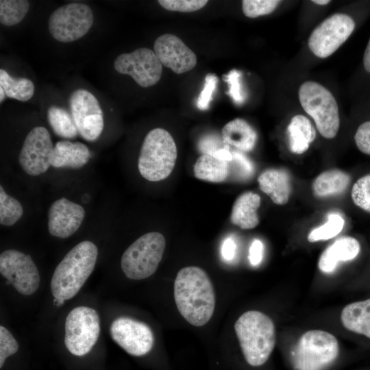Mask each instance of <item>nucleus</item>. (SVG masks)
<instances>
[{
	"instance_id": "nucleus-44",
	"label": "nucleus",
	"mask_w": 370,
	"mask_h": 370,
	"mask_svg": "<svg viewBox=\"0 0 370 370\" xmlns=\"http://www.w3.org/2000/svg\"><path fill=\"white\" fill-rule=\"evenodd\" d=\"M312 2L316 3V4H318V5H323L328 4L330 2V1H328V0H314V1H312Z\"/></svg>"
},
{
	"instance_id": "nucleus-40",
	"label": "nucleus",
	"mask_w": 370,
	"mask_h": 370,
	"mask_svg": "<svg viewBox=\"0 0 370 370\" xmlns=\"http://www.w3.org/2000/svg\"><path fill=\"white\" fill-rule=\"evenodd\" d=\"M358 149L363 153L370 156V121L361 123L354 135Z\"/></svg>"
},
{
	"instance_id": "nucleus-20",
	"label": "nucleus",
	"mask_w": 370,
	"mask_h": 370,
	"mask_svg": "<svg viewBox=\"0 0 370 370\" xmlns=\"http://www.w3.org/2000/svg\"><path fill=\"white\" fill-rule=\"evenodd\" d=\"M90 158V151L84 143L60 140L53 147L51 165L56 168L79 169L84 166Z\"/></svg>"
},
{
	"instance_id": "nucleus-37",
	"label": "nucleus",
	"mask_w": 370,
	"mask_h": 370,
	"mask_svg": "<svg viewBox=\"0 0 370 370\" xmlns=\"http://www.w3.org/2000/svg\"><path fill=\"white\" fill-rule=\"evenodd\" d=\"M18 349V344L12 334L5 327L0 326V368L5 359L15 354Z\"/></svg>"
},
{
	"instance_id": "nucleus-2",
	"label": "nucleus",
	"mask_w": 370,
	"mask_h": 370,
	"mask_svg": "<svg viewBox=\"0 0 370 370\" xmlns=\"http://www.w3.org/2000/svg\"><path fill=\"white\" fill-rule=\"evenodd\" d=\"M97 255V246L89 241L73 247L53 273L50 286L53 297L64 301L73 297L93 271Z\"/></svg>"
},
{
	"instance_id": "nucleus-4",
	"label": "nucleus",
	"mask_w": 370,
	"mask_h": 370,
	"mask_svg": "<svg viewBox=\"0 0 370 370\" xmlns=\"http://www.w3.org/2000/svg\"><path fill=\"white\" fill-rule=\"evenodd\" d=\"M339 355V344L330 332L311 330L304 333L289 352L293 370H328Z\"/></svg>"
},
{
	"instance_id": "nucleus-39",
	"label": "nucleus",
	"mask_w": 370,
	"mask_h": 370,
	"mask_svg": "<svg viewBox=\"0 0 370 370\" xmlns=\"http://www.w3.org/2000/svg\"><path fill=\"white\" fill-rule=\"evenodd\" d=\"M226 145L218 134H210L201 137L198 143V149L202 154L213 156L219 149Z\"/></svg>"
},
{
	"instance_id": "nucleus-26",
	"label": "nucleus",
	"mask_w": 370,
	"mask_h": 370,
	"mask_svg": "<svg viewBox=\"0 0 370 370\" xmlns=\"http://www.w3.org/2000/svg\"><path fill=\"white\" fill-rule=\"evenodd\" d=\"M230 162L212 156L201 154L194 165L195 176L201 180L222 182L230 177Z\"/></svg>"
},
{
	"instance_id": "nucleus-12",
	"label": "nucleus",
	"mask_w": 370,
	"mask_h": 370,
	"mask_svg": "<svg viewBox=\"0 0 370 370\" xmlns=\"http://www.w3.org/2000/svg\"><path fill=\"white\" fill-rule=\"evenodd\" d=\"M69 108L79 134L95 141L103 129V112L97 98L85 89H77L69 97Z\"/></svg>"
},
{
	"instance_id": "nucleus-8",
	"label": "nucleus",
	"mask_w": 370,
	"mask_h": 370,
	"mask_svg": "<svg viewBox=\"0 0 370 370\" xmlns=\"http://www.w3.org/2000/svg\"><path fill=\"white\" fill-rule=\"evenodd\" d=\"M64 332V344L72 354L82 356L88 354L100 333L97 311L87 306L74 308L66 318Z\"/></svg>"
},
{
	"instance_id": "nucleus-6",
	"label": "nucleus",
	"mask_w": 370,
	"mask_h": 370,
	"mask_svg": "<svg viewBox=\"0 0 370 370\" xmlns=\"http://www.w3.org/2000/svg\"><path fill=\"white\" fill-rule=\"evenodd\" d=\"M299 99L304 111L313 119L320 134L329 139L334 138L340 118L337 102L330 91L319 83L306 81L299 87Z\"/></svg>"
},
{
	"instance_id": "nucleus-15",
	"label": "nucleus",
	"mask_w": 370,
	"mask_h": 370,
	"mask_svg": "<svg viewBox=\"0 0 370 370\" xmlns=\"http://www.w3.org/2000/svg\"><path fill=\"white\" fill-rule=\"evenodd\" d=\"M110 332L112 340L132 356L147 354L153 345L154 337L151 328L146 323L130 317L114 319Z\"/></svg>"
},
{
	"instance_id": "nucleus-24",
	"label": "nucleus",
	"mask_w": 370,
	"mask_h": 370,
	"mask_svg": "<svg viewBox=\"0 0 370 370\" xmlns=\"http://www.w3.org/2000/svg\"><path fill=\"white\" fill-rule=\"evenodd\" d=\"M288 148L295 154L306 151L316 136V131L310 121L304 115L294 116L288 127Z\"/></svg>"
},
{
	"instance_id": "nucleus-43",
	"label": "nucleus",
	"mask_w": 370,
	"mask_h": 370,
	"mask_svg": "<svg viewBox=\"0 0 370 370\" xmlns=\"http://www.w3.org/2000/svg\"><path fill=\"white\" fill-rule=\"evenodd\" d=\"M363 65L365 70L370 73V38L365 51L363 56Z\"/></svg>"
},
{
	"instance_id": "nucleus-16",
	"label": "nucleus",
	"mask_w": 370,
	"mask_h": 370,
	"mask_svg": "<svg viewBox=\"0 0 370 370\" xmlns=\"http://www.w3.org/2000/svg\"><path fill=\"white\" fill-rule=\"evenodd\" d=\"M153 49L161 64L175 73L188 72L197 64L195 53L173 34H165L158 37Z\"/></svg>"
},
{
	"instance_id": "nucleus-10",
	"label": "nucleus",
	"mask_w": 370,
	"mask_h": 370,
	"mask_svg": "<svg viewBox=\"0 0 370 370\" xmlns=\"http://www.w3.org/2000/svg\"><path fill=\"white\" fill-rule=\"evenodd\" d=\"M355 25L353 18L346 14H332L312 31L308 41L309 49L318 58L330 56L351 36Z\"/></svg>"
},
{
	"instance_id": "nucleus-33",
	"label": "nucleus",
	"mask_w": 370,
	"mask_h": 370,
	"mask_svg": "<svg viewBox=\"0 0 370 370\" xmlns=\"http://www.w3.org/2000/svg\"><path fill=\"white\" fill-rule=\"evenodd\" d=\"M281 2L278 0H243L242 9L247 17L256 18L273 12Z\"/></svg>"
},
{
	"instance_id": "nucleus-14",
	"label": "nucleus",
	"mask_w": 370,
	"mask_h": 370,
	"mask_svg": "<svg viewBox=\"0 0 370 370\" xmlns=\"http://www.w3.org/2000/svg\"><path fill=\"white\" fill-rule=\"evenodd\" d=\"M53 147L50 134L45 127H34L25 138L18 155L23 170L32 176L46 172L51 166Z\"/></svg>"
},
{
	"instance_id": "nucleus-3",
	"label": "nucleus",
	"mask_w": 370,
	"mask_h": 370,
	"mask_svg": "<svg viewBox=\"0 0 370 370\" xmlns=\"http://www.w3.org/2000/svg\"><path fill=\"white\" fill-rule=\"evenodd\" d=\"M234 330L246 362L260 367L267 362L275 345V328L272 319L258 310L242 314Z\"/></svg>"
},
{
	"instance_id": "nucleus-13",
	"label": "nucleus",
	"mask_w": 370,
	"mask_h": 370,
	"mask_svg": "<svg viewBox=\"0 0 370 370\" xmlns=\"http://www.w3.org/2000/svg\"><path fill=\"white\" fill-rule=\"evenodd\" d=\"M114 66L117 72L130 75L144 88L157 84L162 73V64L155 52L145 47L119 55Z\"/></svg>"
},
{
	"instance_id": "nucleus-30",
	"label": "nucleus",
	"mask_w": 370,
	"mask_h": 370,
	"mask_svg": "<svg viewBox=\"0 0 370 370\" xmlns=\"http://www.w3.org/2000/svg\"><path fill=\"white\" fill-rule=\"evenodd\" d=\"M23 214L21 203L8 195L3 186H0V223L4 226H12L18 221Z\"/></svg>"
},
{
	"instance_id": "nucleus-27",
	"label": "nucleus",
	"mask_w": 370,
	"mask_h": 370,
	"mask_svg": "<svg viewBox=\"0 0 370 370\" xmlns=\"http://www.w3.org/2000/svg\"><path fill=\"white\" fill-rule=\"evenodd\" d=\"M0 86L5 92L6 97L21 101L30 99L34 92V84L25 77H11L5 70L0 69Z\"/></svg>"
},
{
	"instance_id": "nucleus-11",
	"label": "nucleus",
	"mask_w": 370,
	"mask_h": 370,
	"mask_svg": "<svg viewBox=\"0 0 370 370\" xmlns=\"http://www.w3.org/2000/svg\"><path fill=\"white\" fill-rule=\"evenodd\" d=\"M0 273L23 295L34 294L40 286L39 272L32 258L16 249L1 253Z\"/></svg>"
},
{
	"instance_id": "nucleus-17",
	"label": "nucleus",
	"mask_w": 370,
	"mask_h": 370,
	"mask_svg": "<svg viewBox=\"0 0 370 370\" xmlns=\"http://www.w3.org/2000/svg\"><path fill=\"white\" fill-rule=\"evenodd\" d=\"M47 217L49 234L66 238L79 229L85 217V210L79 204L62 197L51 204Z\"/></svg>"
},
{
	"instance_id": "nucleus-28",
	"label": "nucleus",
	"mask_w": 370,
	"mask_h": 370,
	"mask_svg": "<svg viewBox=\"0 0 370 370\" xmlns=\"http://www.w3.org/2000/svg\"><path fill=\"white\" fill-rule=\"evenodd\" d=\"M47 120L54 134L59 137L72 139L79 134L71 114L64 108L50 106L47 110Z\"/></svg>"
},
{
	"instance_id": "nucleus-7",
	"label": "nucleus",
	"mask_w": 370,
	"mask_h": 370,
	"mask_svg": "<svg viewBox=\"0 0 370 370\" xmlns=\"http://www.w3.org/2000/svg\"><path fill=\"white\" fill-rule=\"evenodd\" d=\"M165 246L164 236L157 232L146 233L136 239L121 257V269L125 276L131 280H143L153 274Z\"/></svg>"
},
{
	"instance_id": "nucleus-34",
	"label": "nucleus",
	"mask_w": 370,
	"mask_h": 370,
	"mask_svg": "<svg viewBox=\"0 0 370 370\" xmlns=\"http://www.w3.org/2000/svg\"><path fill=\"white\" fill-rule=\"evenodd\" d=\"M223 80L228 86L227 95L234 103L238 106L242 105L247 98L242 82V73L236 69H232L224 75Z\"/></svg>"
},
{
	"instance_id": "nucleus-9",
	"label": "nucleus",
	"mask_w": 370,
	"mask_h": 370,
	"mask_svg": "<svg viewBox=\"0 0 370 370\" xmlns=\"http://www.w3.org/2000/svg\"><path fill=\"white\" fill-rule=\"evenodd\" d=\"M93 21V13L89 6L80 3H71L52 12L48 27L53 38L60 42H69L85 36Z\"/></svg>"
},
{
	"instance_id": "nucleus-23",
	"label": "nucleus",
	"mask_w": 370,
	"mask_h": 370,
	"mask_svg": "<svg viewBox=\"0 0 370 370\" xmlns=\"http://www.w3.org/2000/svg\"><path fill=\"white\" fill-rule=\"evenodd\" d=\"M341 321L346 330L370 338V298L345 306Z\"/></svg>"
},
{
	"instance_id": "nucleus-21",
	"label": "nucleus",
	"mask_w": 370,
	"mask_h": 370,
	"mask_svg": "<svg viewBox=\"0 0 370 370\" xmlns=\"http://www.w3.org/2000/svg\"><path fill=\"white\" fill-rule=\"evenodd\" d=\"M260 206V196L251 191L240 195L235 200L230 221L243 230H250L259 224L257 210Z\"/></svg>"
},
{
	"instance_id": "nucleus-35",
	"label": "nucleus",
	"mask_w": 370,
	"mask_h": 370,
	"mask_svg": "<svg viewBox=\"0 0 370 370\" xmlns=\"http://www.w3.org/2000/svg\"><path fill=\"white\" fill-rule=\"evenodd\" d=\"M232 153L233 159L230 162V173L233 171L238 179L249 177L254 171L251 161L241 151L234 150Z\"/></svg>"
},
{
	"instance_id": "nucleus-29",
	"label": "nucleus",
	"mask_w": 370,
	"mask_h": 370,
	"mask_svg": "<svg viewBox=\"0 0 370 370\" xmlns=\"http://www.w3.org/2000/svg\"><path fill=\"white\" fill-rule=\"evenodd\" d=\"M29 2L26 0H1L0 22L5 26L19 23L26 16Z\"/></svg>"
},
{
	"instance_id": "nucleus-31",
	"label": "nucleus",
	"mask_w": 370,
	"mask_h": 370,
	"mask_svg": "<svg viewBox=\"0 0 370 370\" xmlns=\"http://www.w3.org/2000/svg\"><path fill=\"white\" fill-rule=\"evenodd\" d=\"M344 224L345 221L341 215L335 213L330 214L325 224L310 232L308 241L314 243L330 239L342 231Z\"/></svg>"
},
{
	"instance_id": "nucleus-45",
	"label": "nucleus",
	"mask_w": 370,
	"mask_h": 370,
	"mask_svg": "<svg viewBox=\"0 0 370 370\" xmlns=\"http://www.w3.org/2000/svg\"><path fill=\"white\" fill-rule=\"evenodd\" d=\"M5 96H6V95H5V91H4L3 89L0 86V102H1V103L4 100Z\"/></svg>"
},
{
	"instance_id": "nucleus-25",
	"label": "nucleus",
	"mask_w": 370,
	"mask_h": 370,
	"mask_svg": "<svg viewBox=\"0 0 370 370\" xmlns=\"http://www.w3.org/2000/svg\"><path fill=\"white\" fill-rule=\"evenodd\" d=\"M351 181L350 176L339 169H330L321 173L312 183L314 195L320 198L343 193Z\"/></svg>"
},
{
	"instance_id": "nucleus-19",
	"label": "nucleus",
	"mask_w": 370,
	"mask_h": 370,
	"mask_svg": "<svg viewBox=\"0 0 370 370\" xmlns=\"http://www.w3.org/2000/svg\"><path fill=\"white\" fill-rule=\"evenodd\" d=\"M260 190L269 195L273 203L286 204L291 193V178L283 169H270L263 171L258 177Z\"/></svg>"
},
{
	"instance_id": "nucleus-18",
	"label": "nucleus",
	"mask_w": 370,
	"mask_h": 370,
	"mask_svg": "<svg viewBox=\"0 0 370 370\" xmlns=\"http://www.w3.org/2000/svg\"><path fill=\"white\" fill-rule=\"evenodd\" d=\"M359 242L352 236H343L328 247L320 256L318 266L323 273H331L341 261L355 258L359 254Z\"/></svg>"
},
{
	"instance_id": "nucleus-22",
	"label": "nucleus",
	"mask_w": 370,
	"mask_h": 370,
	"mask_svg": "<svg viewBox=\"0 0 370 370\" xmlns=\"http://www.w3.org/2000/svg\"><path fill=\"white\" fill-rule=\"evenodd\" d=\"M221 136L225 144L242 152L251 151L258 139L257 133L251 125L240 118L226 123L222 129Z\"/></svg>"
},
{
	"instance_id": "nucleus-1",
	"label": "nucleus",
	"mask_w": 370,
	"mask_h": 370,
	"mask_svg": "<svg viewBox=\"0 0 370 370\" xmlns=\"http://www.w3.org/2000/svg\"><path fill=\"white\" fill-rule=\"evenodd\" d=\"M174 299L180 314L190 324L201 327L213 315L216 297L212 283L201 268L180 269L174 282Z\"/></svg>"
},
{
	"instance_id": "nucleus-42",
	"label": "nucleus",
	"mask_w": 370,
	"mask_h": 370,
	"mask_svg": "<svg viewBox=\"0 0 370 370\" xmlns=\"http://www.w3.org/2000/svg\"><path fill=\"white\" fill-rule=\"evenodd\" d=\"M236 244L235 241L231 238H225L221 246V256L225 262H231L236 256Z\"/></svg>"
},
{
	"instance_id": "nucleus-36",
	"label": "nucleus",
	"mask_w": 370,
	"mask_h": 370,
	"mask_svg": "<svg viewBox=\"0 0 370 370\" xmlns=\"http://www.w3.org/2000/svg\"><path fill=\"white\" fill-rule=\"evenodd\" d=\"M160 5L166 10L181 12H191L204 7L206 0H159Z\"/></svg>"
},
{
	"instance_id": "nucleus-32",
	"label": "nucleus",
	"mask_w": 370,
	"mask_h": 370,
	"mask_svg": "<svg viewBox=\"0 0 370 370\" xmlns=\"http://www.w3.org/2000/svg\"><path fill=\"white\" fill-rule=\"evenodd\" d=\"M352 199L358 208L370 213V174L355 182L352 188Z\"/></svg>"
},
{
	"instance_id": "nucleus-46",
	"label": "nucleus",
	"mask_w": 370,
	"mask_h": 370,
	"mask_svg": "<svg viewBox=\"0 0 370 370\" xmlns=\"http://www.w3.org/2000/svg\"><path fill=\"white\" fill-rule=\"evenodd\" d=\"M64 302V300L62 299H58L56 298H54L53 299V304L57 306H62Z\"/></svg>"
},
{
	"instance_id": "nucleus-38",
	"label": "nucleus",
	"mask_w": 370,
	"mask_h": 370,
	"mask_svg": "<svg viewBox=\"0 0 370 370\" xmlns=\"http://www.w3.org/2000/svg\"><path fill=\"white\" fill-rule=\"evenodd\" d=\"M217 83L218 78L214 74L210 73L206 76L203 90L197 100V106L199 110H205L208 108Z\"/></svg>"
},
{
	"instance_id": "nucleus-5",
	"label": "nucleus",
	"mask_w": 370,
	"mask_h": 370,
	"mask_svg": "<svg viewBox=\"0 0 370 370\" xmlns=\"http://www.w3.org/2000/svg\"><path fill=\"white\" fill-rule=\"evenodd\" d=\"M177 151L172 136L162 128L149 131L143 143L138 160L140 175L147 180L158 182L173 171Z\"/></svg>"
},
{
	"instance_id": "nucleus-41",
	"label": "nucleus",
	"mask_w": 370,
	"mask_h": 370,
	"mask_svg": "<svg viewBox=\"0 0 370 370\" xmlns=\"http://www.w3.org/2000/svg\"><path fill=\"white\" fill-rule=\"evenodd\" d=\"M264 245L261 241L254 239L249 250V260L252 266H258L262 260Z\"/></svg>"
}]
</instances>
